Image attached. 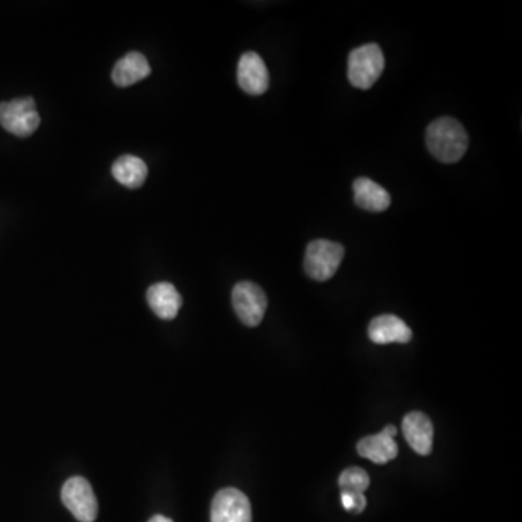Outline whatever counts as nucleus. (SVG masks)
I'll use <instances>...</instances> for the list:
<instances>
[{
	"instance_id": "f257e3e1",
	"label": "nucleus",
	"mask_w": 522,
	"mask_h": 522,
	"mask_svg": "<svg viewBox=\"0 0 522 522\" xmlns=\"http://www.w3.org/2000/svg\"><path fill=\"white\" fill-rule=\"evenodd\" d=\"M427 145L431 154L443 163L461 160L469 145V136L463 126L454 118L435 119L427 128Z\"/></svg>"
},
{
	"instance_id": "f03ea898",
	"label": "nucleus",
	"mask_w": 522,
	"mask_h": 522,
	"mask_svg": "<svg viewBox=\"0 0 522 522\" xmlns=\"http://www.w3.org/2000/svg\"><path fill=\"white\" fill-rule=\"evenodd\" d=\"M385 69V56L378 44H366L350 52L349 80L354 88L368 90Z\"/></svg>"
},
{
	"instance_id": "7ed1b4c3",
	"label": "nucleus",
	"mask_w": 522,
	"mask_h": 522,
	"mask_svg": "<svg viewBox=\"0 0 522 522\" xmlns=\"http://www.w3.org/2000/svg\"><path fill=\"white\" fill-rule=\"evenodd\" d=\"M344 253L346 251L341 244L328 239H315L306 247V275L317 282H327L339 270Z\"/></svg>"
},
{
	"instance_id": "20e7f679",
	"label": "nucleus",
	"mask_w": 522,
	"mask_h": 522,
	"mask_svg": "<svg viewBox=\"0 0 522 522\" xmlns=\"http://www.w3.org/2000/svg\"><path fill=\"white\" fill-rule=\"evenodd\" d=\"M41 118L33 98L0 103V126L14 135L26 138L40 126Z\"/></svg>"
},
{
	"instance_id": "39448f33",
	"label": "nucleus",
	"mask_w": 522,
	"mask_h": 522,
	"mask_svg": "<svg viewBox=\"0 0 522 522\" xmlns=\"http://www.w3.org/2000/svg\"><path fill=\"white\" fill-rule=\"evenodd\" d=\"M232 306L247 327H257L265 318L267 296L265 291L251 282H239L232 289Z\"/></svg>"
},
{
	"instance_id": "423d86ee",
	"label": "nucleus",
	"mask_w": 522,
	"mask_h": 522,
	"mask_svg": "<svg viewBox=\"0 0 522 522\" xmlns=\"http://www.w3.org/2000/svg\"><path fill=\"white\" fill-rule=\"evenodd\" d=\"M61 499L67 509L80 522H93L98 517V500L85 478L76 476L64 483Z\"/></svg>"
},
{
	"instance_id": "0eeeda50",
	"label": "nucleus",
	"mask_w": 522,
	"mask_h": 522,
	"mask_svg": "<svg viewBox=\"0 0 522 522\" xmlns=\"http://www.w3.org/2000/svg\"><path fill=\"white\" fill-rule=\"evenodd\" d=\"M210 522H251L250 500L236 488L219 490L212 500Z\"/></svg>"
},
{
	"instance_id": "6e6552de",
	"label": "nucleus",
	"mask_w": 522,
	"mask_h": 522,
	"mask_svg": "<svg viewBox=\"0 0 522 522\" xmlns=\"http://www.w3.org/2000/svg\"><path fill=\"white\" fill-rule=\"evenodd\" d=\"M237 80L239 88L251 96H260L269 89L270 74L257 52H244L238 61Z\"/></svg>"
},
{
	"instance_id": "1a4fd4ad",
	"label": "nucleus",
	"mask_w": 522,
	"mask_h": 522,
	"mask_svg": "<svg viewBox=\"0 0 522 522\" xmlns=\"http://www.w3.org/2000/svg\"><path fill=\"white\" fill-rule=\"evenodd\" d=\"M396 433V427L387 425L379 434L361 438L357 444V452L361 457L370 460L373 463H387L397 456V444L395 442Z\"/></svg>"
},
{
	"instance_id": "9d476101",
	"label": "nucleus",
	"mask_w": 522,
	"mask_h": 522,
	"mask_svg": "<svg viewBox=\"0 0 522 522\" xmlns=\"http://www.w3.org/2000/svg\"><path fill=\"white\" fill-rule=\"evenodd\" d=\"M402 431L408 444L418 454L421 456L430 454L433 450V440H434V428L425 414L409 412L402 423Z\"/></svg>"
},
{
	"instance_id": "9b49d317",
	"label": "nucleus",
	"mask_w": 522,
	"mask_h": 522,
	"mask_svg": "<svg viewBox=\"0 0 522 522\" xmlns=\"http://www.w3.org/2000/svg\"><path fill=\"white\" fill-rule=\"evenodd\" d=\"M368 339L376 344H390V342L406 344L412 340V331L401 318L387 313V315L376 317L370 322Z\"/></svg>"
},
{
	"instance_id": "f8f14e48",
	"label": "nucleus",
	"mask_w": 522,
	"mask_h": 522,
	"mask_svg": "<svg viewBox=\"0 0 522 522\" xmlns=\"http://www.w3.org/2000/svg\"><path fill=\"white\" fill-rule=\"evenodd\" d=\"M147 302L151 311L162 320H174L181 311L182 296L176 287L167 282L155 284L147 291Z\"/></svg>"
},
{
	"instance_id": "ddd939ff",
	"label": "nucleus",
	"mask_w": 522,
	"mask_h": 522,
	"mask_svg": "<svg viewBox=\"0 0 522 522\" xmlns=\"http://www.w3.org/2000/svg\"><path fill=\"white\" fill-rule=\"evenodd\" d=\"M151 74L148 60L138 51H131L115 64L112 80L119 88H129Z\"/></svg>"
},
{
	"instance_id": "4468645a",
	"label": "nucleus",
	"mask_w": 522,
	"mask_h": 522,
	"mask_svg": "<svg viewBox=\"0 0 522 522\" xmlns=\"http://www.w3.org/2000/svg\"><path fill=\"white\" fill-rule=\"evenodd\" d=\"M354 200L357 206L368 212H383L390 206V195L387 189L368 177H360L353 183Z\"/></svg>"
},
{
	"instance_id": "2eb2a0df",
	"label": "nucleus",
	"mask_w": 522,
	"mask_h": 522,
	"mask_svg": "<svg viewBox=\"0 0 522 522\" xmlns=\"http://www.w3.org/2000/svg\"><path fill=\"white\" fill-rule=\"evenodd\" d=\"M115 181L129 189H138L145 183L148 167L140 157L122 155L112 166Z\"/></svg>"
},
{
	"instance_id": "dca6fc26",
	"label": "nucleus",
	"mask_w": 522,
	"mask_h": 522,
	"mask_svg": "<svg viewBox=\"0 0 522 522\" xmlns=\"http://www.w3.org/2000/svg\"><path fill=\"white\" fill-rule=\"evenodd\" d=\"M341 492L364 493L370 485V478L360 467H349L340 475Z\"/></svg>"
},
{
	"instance_id": "f3484780",
	"label": "nucleus",
	"mask_w": 522,
	"mask_h": 522,
	"mask_svg": "<svg viewBox=\"0 0 522 522\" xmlns=\"http://www.w3.org/2000/svg\"><path fill=\"white\" fill-rule=\"evenodd\" d=\"M341 504L346 511L360 514L368 505V499L364 493L341 492Z\"/></svg>"
},
{
	"instance_id": "a211bd4d",
	"label": "nucleus",
	"mask_w": 522,
	"mask_h": 522,
	"mask_svg": "<svg viewBox=\"0 0 522 522\" xmlns=\"http://www.w3.org/2000/svg\"><path fill=\"white\" fill-rule=\"evenodd\" d=\"M148 522H173L170 518H166V517H163V515H154L153 518L150 519Z\"/></svg>"
}]
</instances>
